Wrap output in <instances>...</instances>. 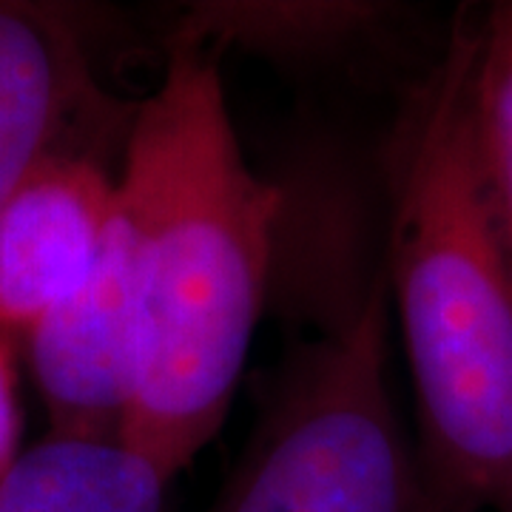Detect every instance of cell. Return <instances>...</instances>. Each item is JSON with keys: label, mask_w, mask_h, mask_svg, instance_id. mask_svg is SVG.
Here are the masks:
<instances>
[{"label": "cell", "mask_w": 512, "mask_h": 512, "mask_svg": "<svg viewBox=\"0 0 512 512\" xmlns=\"http://www.w3.org/2000/svg\"><path fill=\"white\" fill-rule=\"evenodd\" d=\"M217 52L163 40L117 177L128 259L123 439L185 470L217 436L274 288L288 194L248 165Z\"/></svg>", "instance_id": "6da1fadb"}, {"label": "cell", "mask_w": 512, "mask_h": 512, "mask_svg": "<svg viewBox=\"0 0 512 512\" xmlns=\"http://www.w3.org/2000/svg\"><path fill=\"white\" fill-rule=\"evenodd\" d=\"M476 35L478 6L461 3L384 151V279L436 512H498L512 493V242L470 134Z\"/></svg>", "instance_id": "7a4b0ae2"}, {"label": "cell", "mask_w": 512, "mask_h": 512, "mask_svg": "<svg viewBox=\"0 0 512 512\" xmlns=\"http://www.w3.org/2000/svg\"><path fill=\"white\" fill-rule=\"evenodd\" d=\"M348 239L339 225L325 248L305 251L299 282L311 311L208 512H436L390 387L384 265L362 268Z\"/></svg>", "instance_id": "3957f363"}, {"label": "cell", "mask_w": 512, "mask_h": 512, "mask_svg": "<svg viewBox=\"0 0 512 512\" xmlns=\"http://www.w3.org/2000/svg\"><path fill=\"white\" fill-rule=\"evenodd\" d=\"M134 111L100 86L80 12L0 0V205L55 154H123Z\"/></svg>", "instance_id": "277c9868"}, {"label": "cell", "mask_w": 512, "mask_h": 512, "mask_svg": "<svg viewBox=\"0 0 512 512\" xmlns=\"http://www.w3.org/2000/svg\"><path fill=\"white\" fill-rule=\"evenodd\" d=\"M123 154H55L0 205L3 333L20 342L92 276L114 225Z\"/></svg>", "instance_id": "5b68a950"}, {"label": "cell", "mask_w": 512, "mask_h": 512, "mask_svg": "<svg viewBox=\"0 0 512 512\" xmlns=\"http://www.w3.org/2000/svg\"><path fill=\"white\" fill-rule=\"evenodd\" d=\"M128 259L114 211L106 248L83 288L23 336L49 433L123 436L128 413Z\"/></svg>", "instance_id": "8992f818"}, {"label": "cell", "mask_w": 512, "mask_h": 512, "mask_svg": "<svg viewBox=\"0 0 512 512\" xmlns=\"http://www.w3.org/2000/svg\"><path fill=\"white\" fill-rule=\"evenodd\" d=\"M416 18L399 3L359 0H202L185 3L168 15L163 40H188L251 55L288 66H330L365 52L379 37L402 35Z\"/></svg>", "instance_id": "52a82bcc"}, {"label": "cell", "mask_w": 512, "mask_h": 512, "mask_svg": "<svg viewBox=\"0 0 512 512\" xmlns=\"http://www.w3.org/2000/svg\"><path fill=\"white\" fill-rule=\"evenodd\" d=\"M171 476L123 436L49 433L0 481V512H165Z\"/></svg>", "instance_id": "ba28073f"}, {"label": "cell", "mask_w": 512, "mask_h": 512, "mask_svg": "<svg viewBox=\"0 0 512 512\" xmlns=\"http://www.w3.org/2000/svg\"><path fill=\"white\" fill-rule=\"evenodd\" d=\"M470 134L487 194L512 242V0L478 6Z\"/></svg>", "instance_id": "9c48e42d"}, {"label": "cell", "mask_w": 512, "mask_h": 512, "mask_svg": "<svg viewBox=\"0 0 512 512\" xmlns=\"http://www.w3.org/2000/svg\"><path fill=\"white\" fill-rule=\"evenodd\" d=\"M23 410L18 390V339L0 330V481L23 453Z\"/></svg>", "instance_id": "30bf717a"}, {"label": "cell", "mask_w": 512, "mask_h": 512, "mask_svg": "<svg viewBox=\"0 0 512 512\" xmlns=\"http://www.w3.org/2000/svg\"><path fill=\"white\" fill-rule=\"evenodd\" d=\"M498 512H512V493H510V498H507V504H504V507H501Z\"/></svg>", "instance_id": "8fae6325"}]
</instances>
